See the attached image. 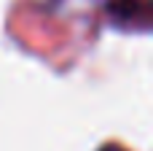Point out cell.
Masks as SVG:
<instances>
[{
	"label": "cell",
	"instance_id": "obj_2",
	"mask_svg": "<svg viewBox=\"0 0 153 151\" xmlns=\"http://www.w3.org/2000/svg\"><path fill=\"white\" fill-rule=\"evenodd\" d=\"M102 151H124V149H121V146H105Z\"/></svg>",
	"mask_w": 153,
	"mask_h": 151
},
{
	"label": "cell",
	"instance_id": "obj_1",
	"mask_svg": "<svg viewBox=\"0 0 153 151\" xmlns=\"http://www.w3.org/2000/svg\"><path fill=\"white\" fill-rule=\"evenodd\" d=\"M108 14L116 19V24H140V30H148L151 3L148 0H110Z\"/></svg>",
	"mask_w": 153,
	"mask_h": 151
}]
</instances>
